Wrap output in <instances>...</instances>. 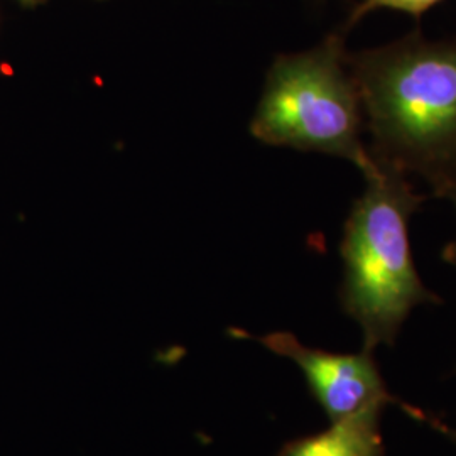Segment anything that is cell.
<instances>
[{
    "instance_id": "cell-1",
    "label": "cell",
    "mask_w": 456,
    "mask_h": 456,
    "mask_svg": "<svg viewBox=\"0 0 456 456\" xmlns=\"http://www.w3.org/2000/svg\"><path fill=\"white\" fill-rule=\"evenodd\" d=\"M380 167L416 173L436 196L456 188V41L411 36L346 54Z\"/></svg>"
},
{
    "instance_id": "cell-2",
    "label": "cell",
    "mask_w": 456,
    "mask_h": 456,
    "mask_svg": "<svg viewBox=\"0 0 456 456\" xmlns=\"http://www.w3.org/2000/svg\"><path fill=\"white\" fill-rule=\"evenodd\" d=\"M345 225L343 306L363 331V350L392 343L409 313L440 299L424 288L409 247L408 224L423 195L387 167L367 176Z\"/></svg>"
},
{
    "instance_id": "cell-3",
    "label": "cell",
    "mask_w": 456,
    "mask_h": 456,
    "mask_svg": "<svg viewBox=\"0 0 456 456\" xmlns=\"http://www.w3.org/2000/svg\"><path fill=\"white\" fill-rule=\"evenodd\" d=\"M362 124L359 88L343 39L333 34L316 48L277 58L250 132L264 144L345 158L367 178L380 166L362 142Z\"/></svg>"
},
{
    "instance_id": "cell-4",
    "label": "cell",
    "mask_w": 456,
    "mask_h": 456,
    "mask_svg": "<svg viewBox=\"0 0 456 456\" xmlns=\"http://www.w3.org/2000/svg\"><path fill=\"white\" fill-rule=\"evenodd\" d=\"M257 340L303 370L331 423L392 401L367 350L357 355L330 354L305 346L291 333H271Z\"/></svg>"
},
{
    "instance_id": "cell-5",
    "label": "cell",
    "mask_w": 456,
    "mask_h": 456,
    "mask_svg": "<svg viewBox=\"0 0 456 456\" xmlns=\"http://www.w3.org/2000/svg\"><path fill=\"white\" fill-rule=\"evenodd\" d=\"M380 406L333 421L325 433L289 444L281 456H382Z\"/></svg>"
},
{
    "instance_id": "cell-6",
    "label": "cell",
    "mask_w": 456,
    "mask_h": 456,
    "mask_svg": "<svg viewBox=\"0 0 456 456\" xmlns=\"http://www.w3.org/2000/svg\"><path fill=\"white\" fill-rule=\"evenodd\" d=\"M441 0H363L357 5L350 17L352 22H357L362 17L379 11V9H392L399 12H408L411 16L419 17L428 9L436 5Z\"/></svg>"
},
{
    "instance_id": "cell-7",
    "label": "cell",
    "mask_w": 456,
    "mask_h": 456,
    "mask_svg": "<svg viewBox=\"0 0 456 456\" xmlns=\"http://www.w3.org/2000/svg\"><path fill=\"white\" fill-rule=\"evenodd\" d=\"M444 198H450V200L455 203L456 207V188H453V190H452L448 195L444 196ZM443 259L446 262H450V264H453V265H456V240L444 248V252H443Z\"/></svg>"
},
{
    "instance_id": "cell-8",
    "label": "cell",
    "mask_w": 456,
    "mask_h": 456,
    "mask_svg": "<svg viewBox=\"0 0 456 456\" xmlns=\"http://www.w3.org/2000/svg\"><path fill=\"white\" fill-rule=\"evenodd\" d=\"M419 419H426L428 423L433 424L436 429H441L443 433H446V435H450L453 440L456 441V431H450V428H446V426H443V424L436 423L435 419H429V418H419Z\"/></svg>"
}]
</instances>
